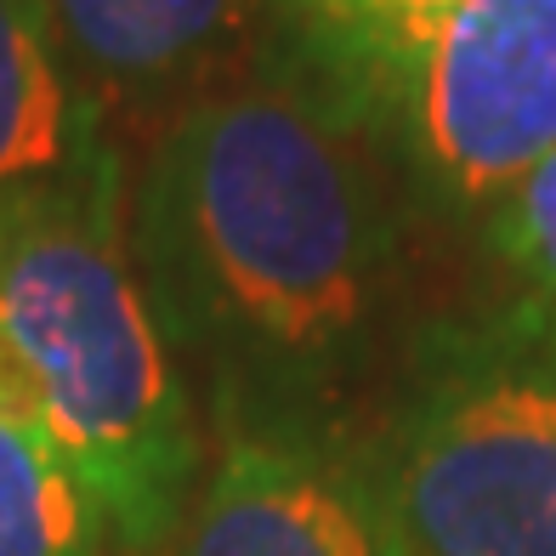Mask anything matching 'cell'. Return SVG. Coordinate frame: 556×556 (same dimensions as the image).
I'll list each match as a JSON object with an SVG mask.
<instances>
[{
	"label": "cell",
	"instance_id": "8992f818",
	"mask_svg": "<svg viewBox=\"0 0 556 556\" xmlns=\"http://www.w3.org/2000/svg\"><path fill=\"white\" fill-rule=\"evenodd\" d=\"M273 86L307 97L352 137H387L415 58L466 0H256Z\"/></svg>",
	"mask_w": 556,
	"mask_h": 556
},
{
	"label": "cell",
	"instance_id": "7a4b0ae2",
	"mask_svg": "<svg viewBox=\"0 0 556 556\" xmlns=\"http://www.w3.org/2000/svg\"><path fill=\"white\" fill-rule=\"evenodd\" d=\"M125 160L103 142L0 193V375L40 415L114 556H154L205 477V426L125 233Z\"/></svg>",
	"mask_w": 556,
	"mask_h": 556
},
{
	"label": "cell",
	"instance_id": "277c9868",
	"mask_svg": "<svg viewBox=\"0 0 556 556\" xmlns=\"http://www.w3.org/2000/svg\"><path fill=\"white\" fill-rule=\"evenodd\" d=\"M387 142L432 211L489 222L556 148V0H466L415 58Z\"/></svg>",
	"mask_w": 556,
	"mask_h": 556
},
{
	"label": "cell",
	"instance_id": "6da1fadb",
	"mask_svg": "<svg viewBox=\"0 0 556 556\" xmlns=\"http://www.w3.org/2000/svg\"><path fill=\"white\" fill-rule=\"evenodd\" d=\"M131 262L216 426H330L397 295V216L364 137L273 80L182 103L125 193Z\"/></svg>",
	"mask_w": 556,
	"mask_h": 556
},
{
	"label": "cell",
	"instance_id": "9c48e42d",
	"mask_svg": "<svg viewBox=\"0 0 556 556\" xmlns=\"http://www.w3.org/2000/svg\"><path fill=\"white\" fill-rule=\"evenodd\" d=\"M0 556H109L80 477L7 375H0Z\"/></svg>",
	"mask_w": 556,
	"mask_h": 556
},
{
	"label": "cell",
	"instance_id": "8fae6325",
	"mask_svg": "<svg viewBox=\"0 0 556 556\" xmlns=\"http://www.w3.org/2000/svg\"><path fill=\"white\" fill-rule=\"evenodd\" d=\"M540 336H545V341H551V346H556V330H540Z\"/></svg>",
	"mask_w": 556,
	"mask_h": 556
},
{
	"label": "cell",
	"instance_id": "3957f363",
	"mask_svg": "<svg viewBox=\"0 0 556 556\" xmlns=\"http://www.w3.org/2000/svg\"><path fill=\"white\" fill-rule=\"evenodd\" d=\"M375 477L403 556H556V346L522 318L438 336Z\"/></svg>",
	"mask_w": 556,
	"mask_h": 556
},
{
	"label": "cell",
	"instance_id": "ba28073f",
	"mask_svg": "<svg viewBox=\"0 0 556 556\" xmlns=\"http://www.w3.org/2000/svg\"><path fill=\"white\" fill-rule=\"evenodd\" d=\"M103 142V103L74 74L46 0H0V193L52 182Z\"/></svg>",
	"mask_w": 556,
	"mask_h": 556
},
{
	"label": "cell",
	"instance_id": "52a82bcc",
	"mask_svg": "<svg viewBox=\"0 0 556 556\" xmlns=\"http://www.w3.org/2000/svg\"><path fill=\"white\" fill-rule=\"evenodd\" d=\"M46 12L97 103H199L262 35L256 0H46Z\"/></svg>",
	"mask_w": 556,
	"mask_h": 556
},
{
	"label": "cell",
	"instance_id": "5b68a950",
	"mask_svg": "<svg viewBox=\"0 0 556 556\" xmlns=\"http://www.w3.org/2000/svg\"><path fill=\"white\" fill-rule=\"evenodd\" d=\"M154 556H403L375 454L313 426H216V454Z\"/></svg>",
	"mask_w": 556,
	"mask_h": 556
},
{
	"label": "cell",
	"instance_id": "30bf717a",
	"mask_svg": "<svg viewBox=\"0 0 556 556\" xmlns=\"http://www.w3.org/2000/svg\"><path fill=\"white\" fill-rule=\"evenodd\" d=\"M489 250L528 290V313L517 318L556 330V148L489 211Z\"/></svg>",
	"mask_w": 556,
	"mask_h": 556
}]
</instances>
